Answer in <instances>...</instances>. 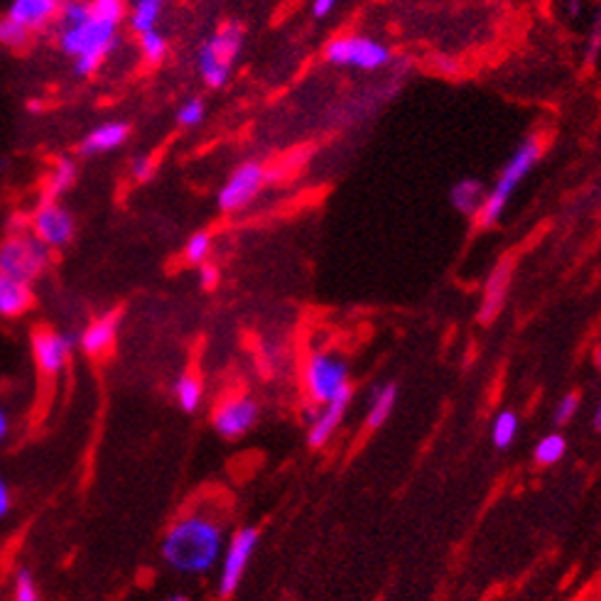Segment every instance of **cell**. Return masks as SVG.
Listing matches in <instances>:
<instances>
[{
  "mask_svg": "<svg viewBox=\"0 0 601 601\" xmlns=\"http://www.w3.org/2000/svg\"><path fill=\"white\" fill-rule=\"evenodd\" d=\"M59 50L74 62L79 77H91L118 47V25L91 15L86 0H64L57 15Z\"/></svg>",
  "mask_w": 601,
  "mask_h": 601,
  "instance_id": "obj_1",
  "label": "cell"
},
{
  "mask_svg": "<svg viewBox=\"0 0 601 601\" xmlns=\"http://www.w3.org/2000/svg\"><path fill=\"white\" fill-rule=\"evenodd\" d=\"M224 548V528L209 513H189L172 525L162 543V557L172 570L184 575H204L219 560Z\"/></svg>",
  "mask_w": 601,
  "mask_h": 601,
  "instance_id": "obj_2",
  "label": "cell"
},
{
  "mask_svg": "<svg viewBox=\"0 0 601 601\" xmlns=\"http://www.w3.org/2000/svg\"><path fill=\"white\" fill-rule=\"evenodd\" d=\"M543 150H545V143L540 133L528 135V138L513 150V155L508 157V162L503 165L496 184L486 192V199L484 204H481L479 214H476L474 221L479 229H491V226H496L498 221H501L503 211H506L508 202H511L513 192H516L525 177L533 172V167L538 165L540 157H543Z\"/></svg>",
  "mask_w": 601,
  "mask_h": 601,
  "instance_id": "obj_3",
  "label": "cell"
},
{
  "mask_svg": "<svg viewBox=\"0 0 601 601\" xmlns=\"http://www.w3.org/2000/svg\"><path fill=\"white\" fill-rule=\"evenodd\" d=\"M243 42H246V30L238 23L221 25L204 40L197 52V67L209 89H224L229 84Z\"/></svg>",
  "mask_w": 601,
  "mask_h": 601,
  "instance_id": "obj_4",
  "label": "cell"
},
{
  "mask_svg": "<svg viewBox=\"0 0 601 601\" xmlns=\"http://www.w3.org/2000/svg\"><path fill=\"white\" fill-rule=\"evenodd\" d=\"M52 251L42 246L27 229L13 231L0 241V275L20 280L30 285L40 278L50 265Z\"/></svg>",
  "mask_w": 601,
  "mask_h": 601,
  "instance_id": "obj_5",
  "label": "cell"
},
{
  "mask_svg": "<svg viewBox=\"0 0 601 601\" xmlns=\"http://www.w3.org/2000/svg\"><path fill=\"white\" fill-rule=\"evenodd\" d=\"M324 59L337 67H354L361 72H376L391 64L393 52L383 42L364 35H339L332 37L324 47Z\"/></svg>",
  "mask_w": 601,
  "mask_h": 601,
  "instance_id": "obj_6",
  "label": "cell"
},
{
  "mask_svg": "<svg viewBox=\"0 0 601 601\" xmlns=\"http://www.w3.org/2000/svg\"><path fill=\"white\" fill-rule=\"evenodd\" d=\"M349 368L339 356L314 351L305 364V388L314 405H324L349 388Z\"/></svg>",
  "mask_w": 601,
  "mask_h": 601,
  "instance_id": "obj_7",
  "label": "cell"
},
{
  "mask_svg": "<svg viewBox=\"0 0 601 601\" xmlns=\"http://www.w3.org/2000/svg\"><path fill=\"white\" fill-rule=\"evenodd\" d=\"M265 180H268V172H265L261 162H243L241 167H236V170L231 172V177L226 180L224 187H221L219 209L226 211V214L246 209L248 204L258 197Z\"/></svg>",
  "mask_w": 601,
  "mask_h": 601,
  "instance_id": "obj_8",
  "label": "cell"
},
{
  "mask_svg": "<svg viewBox=\"0 0 601 601\" xmlns=\"http://www.w3.org/2000/svg\"><path fill=\"white\" fill-rule=\"evenodd\" d=\"M27 231H30L42 246H47L50 251H57V248H64L72 243L77 224H74V216L69 214L62 204L45 202L32 214Z\"/></svg>",
  "mask_w": 601,
  "mask_h": 601,
  "instance_id": "obj_9",
  "label": "cell"
},
{
  "mask_svg": "<svg viewBox=\"0 0 601 601\" xmlns=\"http://www.w3.org/2000/svg\"><path fill=\"white\" fill-rule=\"evenodd\" d=\"M258 530L256 528H243L231 538L229 548H226L224 565H221V577H219V597L226 599L236 592V587L241 584L243 575H246V567L251 562L253 552L258 545Z\"/></svg>",
  "mask_w": 601,
  "mask_h": 601,
  "instance_id": "obj_10",
  "label": "cell"
},
{
  "mask_svg": "<svg viewBox=\"0 0 601 601\" xmlns=\"http://www.w3.org/2000/svg\"><path fill=\"white\" fill-rule=\"evenodd\" d=\"M74 339L57 329H37L32 334V359L42 376L54 378L64 371L72 359Z\"/></svg>",
  "mask_w": 601,
  "mask_h": 601,
  "instance_id": "obj_11",
  "label": "cell"
},
{
  "mask_svg": "<svg viewBox=\"0 0 601 601\" xmlns=\"http://www.w3.org/2000/svg\"><path fill=\"white\" fill-rule=\"evenodd\" d=\"M258 422V403L248 395H236V398L224 400L214 410V427L226 440L243 437Z\"/></svg>",
  "mask_w": 601,
  "mask_h": 601,
  "instance_id": "obj_12",
  "label": "cell"
},
{
  "mask_svg": "<svg viewBox=\"0 0 601 601\" xmlns=\"http://www.w3.org/2000/svg\"><path fill=\"white\" fill-rule=\"evenodd\" d=\"M513 273H516V261L513 256H506L503 261L496 263V268L491 270V275L486 278L484 285V300L479 305V322L491 324L498 314L503 312V305L508 300V290H511Z\"/></svg>",
  "mask_w": 601,
  "mask_h": 601,
  "instance_id": "obj_13",
  "label": "cell"
},
{
  "mask_svg": "<svg viewBox=\"0 0 601 601\" xmlns=\"http://www.w3.org/2000/svg\"><path fill=\"white\" fill-rule=\"evenodd\" d=\"M351 395H354V388H344L337 398L319 405V410L310 413V430H307V442H310V447H324L332 440L341 420H344L346 408H349L351 403Z\"/></svg>",
  "mask_w": 601,
  "mask_h": 601,
  "instance_id": "obj_14",
  "label": "cell"
},
{
  "mask_svg": "<svg viewBox=\"0 0 601 601\" xmlns=\"http://www.w3.org/2000/svg\"><path fill=\"white\" fill-rule=\"evenodd\" d=\"M64 0H13L8 8V18L23 25L27 32H40L57 20Z\"/></svg>",
  "mask_w": 601,
  "mask_h": 601,
  "instance_id": "obj_15",
  "label": "cell"
},
{
  "mask_svg": "<svg viewBox=\"0 0 601 601\" xmlns=\"http://www.w3.org/2000/svg\"><path fill=\"white\" fill-rule=\"evenodd\" d=\"M118 339V314L108 312L96 317L89 327L81 332L79 337V346L86 356L91 359H99V356H106L108 351L113 349Z\"/></svg>",
  "mask_w": 601,
  "mask_h": 601,
  "instance_id": "obj_16",
  "label": "cell"
},
{
  "mask_svg": "<svg viewBox=\"0 0 601 601\" xmlns=\"http://www.w3.org/2000/svg\"><path fill=\"white\" fill-rule=\"evenodd\" d=\"M131 138V126L123 121H108L96 126L94 131L86 133L81 140V153L84 155H106L121 148L126 140Z\"/></svg>",
  "mask_w": 601,
  "mask_h": 601,
  "instance_id": "obj_17",
  "label": "cell"
},
{
  "mask_svg": "<svg viewBox=\"0 0 601 601\" xmlns=\"http://www.w3.org/2000/svg\"><path fill=\"white\" fill-rule=\"evenodd\" d=\"M32 307V288L20 280L0 275V317L15 319Z\"/></svg>",
  "mask_w": 601,
  "mask_h": 601,
  "instance_id": "obj_18",
  "label": "cell"
},
{
  "mask_svg": "<svg viewBox=\"0 0 601 601\" xmlns=\"http://www.w3.org/2000/svg\"><path fill=\"white\" fill-rule=\"evenodd\" d=\"M484 199H486V189L479 180H462L454 184L452 192H449V202H452V207L457 209L459 214L469 216V219H476Z\"/></svg>",
  "mask_w": 601,
  "mask_h": 601,
  "instance_id": "obj_19",
  "label": "cell"
},
{
  "mask_svg": "<svg viewBox=\"0 0 601 601\" xmlns=\"http://www.w3.org/2000/svg\"><path fill=\"white\" fill-rule=\"evenodd\" d=\"M165 3L167 0H131L126 15H128V25H131L135 35L157 30V23H160V15L162 10H165Z\"/></svg>",
  "mask_w": 601,
  "mask_h": 601,
  "instance_id": "obj_20",
  "label": "cell"
},
{
  "mask_svg": "<svg viewBox=\"0 0 601 601\" xmlns=\"http://www.w3.org/2000/svg\"><path fill=\"white\" fill-rule=\"evenodd\" d=\"M77 177H79V167H77V162H74V160H69V157H62V160L54 162L52 172L47 175V180H45L47 202H57L59 197H64V194H67L69 189L74 187Z\"/></svg>",
  "mask_w": 601,
  "mask_h": 601,
  "instance_id": "obj_21",
  "label": "cell"
},
{
  "mask_svg": "<svg viewBox=\"0 0 601 601\" xmlns=\"http://www.w3.org/2000/svg\"><path fill=\"white\" fill-rule=\"evenodd\" d=\"M395 400H398V386H395V383H386V386L376 388L371 403H368L366 427L376 430V427L386 425V420L391 418L395 408Z\"/></svg>",
  "mask_w": 601,
  "mask_h": 601,
  "instance_id": "obj_22",
  "label": "cell"
},
{
  "mask_svg": "<svg viewBox=\"0 0 601 601\" xmlns=\"http://www.w3.org/2000/svg\"><path fill=\"white\" fill-rule=\"evenodd\" d=\"M175 398L184 413H194V410L202 405V398H204L202 381H199L194 373H182L175 383Z\"/></svg>",
  "mask_w": 601,
  "mask_h": 601,
  "instance_id": "obj_23",
  "label": "cell"
},
{
  "mask_svg": "<svg viewBox=\"0 0 601 601\" xmlns=\"http://www.w3.org/2000/svg\"><path fill=\"white\" fill-rule=\"evenodd\" d=\"M567 452V440L560 435V432H552V435H545L543 440L538 442L535 447V462L543 464V467H550V464H557Z\"/></svg>",
  "mask_w": 601,
  "mask_h": 601,
  "instance_id": "obj_24",
  "label": "cell"
},
{
  "mask_svg": "<svg viewBox=\"0 0 601 601\" xmlns=\"http://www.w3.org/2000/svg\"><path fill=\"white\" fill-rule=\"evenodd\" d=\"M518 435V415L513 410H503L498 413V418L494 420V427H491V440L498 449H506L513 445Z\"/></svg>",
  "mask_w": 601,
  "mask_h": 601,
  "instance_id": "obj_25",
  "label": "cell"
},
{
  "mask_svg": "<svg viewBox=\"0 0 601 601\" xmlns=\"http://www.w3.org/2000/svg\"><path fill=\"white\" fill-rule=\"evenodd\" d=\"M32 40V32H27L23 25L10 20L8 15H0V45L8 50H25Z\"/></svg>",
  "mask_w": 601,
  "mask_h": 601,
  "instance_id": "obj_26",
  "label": "cell"
},
{
  "mask_svg": "<svg viewBox=\"0 0 601 601\" xmlns=\"http://www.w3.org/2000/svg\"><path fill=\"white\" fill-rule=\"evenodd\" d=\"M211 248H214V238L209 231H197V234L189 236L187 246H184V258L189 265H202L211 258Z\"/></svg>",
  "mask_w": 601,
  "mask_h": 601,
  "instance_id": "obj_27",
  "label": "cell"
},
{
  "mask_svg": "<svg viewBox=\"0 0 601 601\" xmlns=\"http://www.w3.org/2000/svg\"><path fill=\"white\" fill-rule=\"evenodd\" d=\"M138 45H140V54H143V59L148 64H160L162 59L167 57V40L162 32L157 30H150V32H143V35H138Z\"/></svg>",
  "mask_w": 601,
  "mask_h": 601,
  "instance_id": "obj_28",
  "label": "cell"
},
{
  "mask_svg": "<svg viewBox=\"0 0 601 601\" xmlns=\"http://www.w3.org/2000/svg\"><path fill=\"white\" fill-rule=\"evenodd\" d=\"M86 3H89L91 15L106 20V23L121 25L126 20V0H86Z\"/></svg>",
  "mask_w": 601,
  "mask_h": 601,
  "instance_id": "obj_29",
  "label": "cell"
},
{
  "mask_svg": "<svg viewBox=\"0 0 601 601\" xmlns=\"http://www.w3.org/2000/svg\"><path fill=\"white\" fill-rule=\"evenodd\" d=\"M13 601H40V589H37L35 577H32V572L27 567L18 570V575H15Z\"/></svg>",
  "mask_w": 601,
  "mask_h": 601,
  "instance_id": "obj_30",
  "label": "cell"
},
{
  "mask_svg": "<svg viewBox=\"0 0 601 601\" xmlns=\"http://www.w3.org/2000/svg\"><path fill=\"white\" fill-rule=\"evenodd\" d=\"M204 118H207V106H204L202 99L184 101L180 111H177V123L184 128H197Z\"/></svg>",
  "mask_w": 601,
  "mask_h": 601,
  "instance_id": "obj_31",
  "label": "cell"
},
{
  "mask_svg": "<svg viewBox=\"0 0 601 601\" xmlns=\"http://www.w3.org/2000/svg\"><path fill=\"white\" fill-rule=\"evenodd\" d=\"M579 403H582L579 393H575V391L567 393L565 398H562L560 403H557V410H555V422H557V425H567V422L575 418L577 410H579Z\"/></svg>",
  "mask_w": 601,
  "mask_h": 601,
  "instance_id": "obj_32",
  "label": "cell"
},
{
  "mask_svg": "<svg viewBox=\"0 0 601 601\" xmlns=\"http://www.w3.org/2000/svg\"><path fill=\"white\" fill-rule=\"evenodd\" d=\"M155 160L150 155H138L135 160L131 162V177L135 182L145 184L150 182L155 177Z\"/></svg>",
  "mask_w": 601,
  "mask_h": 601,
  "instance_id": "obj_33",
  "label": "cell"
},
{
  "mask_svg": "<svg viewBox=\"0 0 601 601\" xmlns=\"http://www.w3.org/2000/svg\"><path fill=\"white\" fill-rule=\"evenodd\" d=\"M221 280V270L216 263H202L199 265V283H202L204 290H214Z\"/></svg>",
  "mask_w": 601,
  "mask_h": 601,
  "instance_id": "obj_34",
  "label": "cell"
},
{
  "mask_svg": "<svg viewBox=\"0 0 601 601\" xmlns=\"http://www.w3.org/2000/svg\"><path fill=\"white\" fill-rule=\"evenodd\" d=\"M599 52H601V23L597 18L594 20V27H592V32H589V40H587V62L589 64L597 62Z\"/></svg>",
  "mask_w": 601,
  "mask_h": 601,
  "instance_id": "obj_35",
  "label": "cell"
},
{
  "mask_svg": "<svg viewBox=\"0 0 601 601\" xmlns=\"http://www.w3.org/2000/svg\"><path fill=\"white\" fill-rule=\"evenodd\" d=\"M10 511H13V491H10L8 481L0 476V521L8 518Z\"/></svg>",
  "mask_w": 601,
  "mask_h": 601,
  "instance_id": "obj_36",
  "label": "cell"
},
{
  "mask_svg": "<svg viewBox=\"0 0 601 601\" xmlns=\"http://www.w3.org/2000/svg\"><path fill=\"white\" fill-rule=\"evenodd\" d=\"M339 5V0H312V15L314 18H327L334 13V8Z\"/></svg>",
  "mask_w": 601,
  "mask_h": 601,
  "instance_id": "obj_37",
  "label": "cell"
},
{
  "mask_svg": "<svg viewBox=\"0 0 601 601\" xmlns=\"http://www.w3.org/2000/svg\"><path fill=\"white\" fill-rule=\"evenodd\" d=\"M8 435H10V418H8V413L0 408V445L8 440Z\"/></svg>",
  "mask_w": 601,
  "mask_h": 601,
  "instance_id": "obj_38",
  "label": "cell"
},
{
  "mask_svg": "<svg viewBox=\"0 0 601 601\" xmlns=\"http://www.w3.org/2000/svg\"><path fill=\"white\" fill-rule=\"evenodd\" d=\"M562 3H565V8L570 10V15H579V10H582L579 0H562Z\"/></svg>",
  "mask_w": 601,
  "mask_h": 601,
  "instance_id": "obj_39",
  "label": "cell"
},
{
  "mask_svg": "<svg viewBox=\"0 0 601 601\" xmlns=\"http://www.w3.org/2000/svg\"><path fill=\"white\" fill-rule=\"evenodd\" d=\"M599 425H601V410L597 408V413H594V430L599 432Z\"/></svg>",
  "mask_w": 601,
  "mask_h": 601,
  "instance_id": "obj_40",
  "label": "cell"
},
{
  "mask_svg": "<svg viewBox=\"0 0 601 601\" xmlns=\"http://www.w3.org/2000/svg\"><path fill=\"white\" fill-rule=\"evenodd\" d=\"M165 601H189V599L182 597V594H175V597H170V599H165Z\"/></svg>",
  "mask_w": 601,
  "mask_h": 601,
  "instance_id": "obj_41",
  "label": "cell"
}]
</instances>
